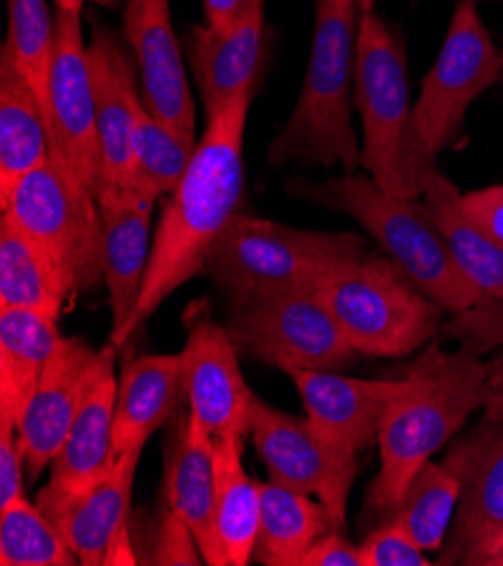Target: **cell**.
Wrapping results in <instances>:
<instances>
[{
  "instance_id": "6da1fadb",
  "label": "cell",
  "mask_w": 503,
  "mask_h": 566,
  "mask_svg": "<svg viewBox=\"0 0 503 566\" xmlns=\"http://www.w3.org/2000/svg\"><path fill=\"white\" fill-rule=\"evenodd\" d=\"M255 88L242 91L208 118L192 160L158 217L136 310L114 344L129 342L154 312L197 277L238 214L244 197V134Z\"/></svg>"
},
{
  "instance_id": "7a4b0ae2",
  "label": "cell",
  "mask_w": 503,
  "mask_h": 566,
  "mask_svg": "<svg viewBox=\"0 0 503 566\" xmlns=\"http://www.w3.org/2000/svg\"><path fill=\"white\" fill-rule=\"evenodd\" d=\"M287 192L355 219L418 290L470 334L488 344H503V312L465 277L425 203L390 195L359 172H344L327 181H290Z\"/></svg>"
},
{
  "instance_id": "3957f363",
  "label": "cell",
  "mask_w": 503,
  "mask_h": 566,
  "mask_svg": "<svg viewBox=\"0 0 503 566\" xmlns=\"http://www.w3.org/2000/svg\"><path fill=\"white\" fill-rule=\"evenodd\" d=\"M409 373L411 390L388 409L377 436L381 465L366 507L381 520L396 513L418 470L461 433L488 395V364L470 348L444 353L429 344Z\"/></svg>"
},
{
  "instance_id": "277c9868",
  "label": "cell",
  "mask_w": 503,
  "mask_h": 566,
  "mask_svg": "<svg viewBox=\"0 0 503 566\" xmlns=\"http://www.w3.org/2000/svg\"><path fill=\"white\" fill-rule=\"evenodd\" d=\"M357 0H314V34L301 95L285 127L266 149V163L285 167H361V145L353 127Z\"/></svg>"
},
{
  "instance_id": "5b68a950",
  "label": "cell",
  "mask_w": 503,
  "mask_h": 566,
  "mask_svg": "<svg viewBox=\"0 0 503 566\" xmlns=\"http://www.w3.org/2000/svg\"><path fill=\"white\" fill-rule=\"evenodd\" d=\"M355 106L361 118V167L386 192L420 199L440 172L413 120L407 43L377 12L361 14Z\"/></svg>"
},
{
  "instance_id": "8992f818",
  "label": "cell",
  "mask_w": 503,
  "mask_h": 566,
  "mask_svg": "<svg viewBox=\"0 0 503 566\" xmlns=\"http://www.w3.org/2000/svg\"><path fill=\"white\" fill-rule=\"evenodd\" d=\"M316 292L348 344L366 357H407L438 334L447 312L386 253L327 269Z\"/></svg>"
},
{
  "instance_id": "52a82bcc",
  "label": "cell",
  "mask_w": 503,
  "mask_h": 566,
  "mask_svg": "<svg viewBox=\"0 0 503 566\" xmlns=\"http://www.w3.org/2000/svg\"><path fill=\"white\" fill-rule=\"evenodd\" d=\"M366 253L357 233L305 231L238 212L214 242L206 271L231 307H238L260 294L314 287L327 269Z\"/></svg>"
},
{
  "instance_id": "ba28073f",
  "label": "cell",
  "mask_w": 503,
  "mask_h": 566,
  "mask_svg": "<svg viewBox=\"0 0 503 566\" xmlns=\"http://www.w3.org/2000/svg\"><path fill=\"white\" fill-rule=\"evenodd\" d=\"M0 208L57 271L71 296L104 282L97 199L71 184L52 158L0 197Z\"/></svg>"
},
{
  "instance_id": "9c48e42d",
  "label": "cell",
  "mask_w": 503,
  "mask_h": 566,
  "mask_svg": "<svg viewBox=\"0 0 503 566\" xmlns=\"http://www.w3.org/2000/svg\"><path fill=\"white\" fill-rule=\"evenodd\" d=\"M227 332L240 355L285 373L292 368L344 373L359 359L312 285L260 294L231 307Z\"/></svg>"
},
{
  "instance_id": "30bf717a",
  "label": "cell",
  "mask_w": 503,
  "mask_h": 566,
  "mask_svg": "<svg viewBox=\"0 0 503 566\" xmlns=\"http://www.w3.org/2000/svg\"><path fill=\"white\" fill-rule=\"evenodd\" d=\"M503 73V54L479 14V0H459L433 66L422 80L413 120L429 156L438 158L463 134L472 102Z\"/></svg>"
},
{
  "instance_id": "8fae6325",
  "label": "cell",
  "mask_w": 503,
  "mask_h": 566,
  "mask_svg": "<svg viewBox=\"0 0 503 566\" xmlns=\"http://www.w3.org/2000/svg\"><path fill=\"white\" fill-rule=\"evenodd\" d=\"M249 436L271 481L314 494L344 531L348 496L359 472L355 451L332 440L310 418L277 411L258 395L251 405Z\"/></svg>"
},
{
  "instance_id": "7c38bea8",
  "label": "cell",
  "mask_w": 503,
  "mask_h": 566,
  "mask_svg": "<svg viewBox=\"0 0 503 566\" xmlns=\"http://www.w3.org/2000/svg\"><path fill=\"white\" fill-rule=\"evenodd\" d=\"M57 41L50 71L48 136L50 158L66 179L97 199L102 188V147L84 39V14L57 10Z\"/></svg>"
},
{
  "instance_id": "4fadbf2b",
  "label": "cell",
  "mask_w": 503,
  "mask_h": 566,
  "mask_svg": "<svg viewBox=\"0 0 503 566\" xmlns=\"http://www.w3.org/2000/svg\"><path fill=\"white\" fill-rule=\"evenodd\" d=\"M442 465L459 479L461 492L436 564L490 566L503 544V422L483 418L454 438Z\"/></svg>"
},
{
  "instance_id": "5bb4252c",
  "label": "cell",
  "mask_w": 503,
  "mask_h": 566,
  "mask_svg": "<svg viewBox=\"0 0 503 566\" xmlns=\"http://www.w3.org/2000/svg\"><path fill=\"white\" fill-rule=\"evenodd\" d=\"M186 346L181 350L190 416L212 436L249 438L255 392L247 386L227 325L210 316L206 301L188 305Z\"/></svg>"
},
{
  "instance_id": "9a60e30c",
  "label": "cell",
  "mask_w": 503,
  "mask_h": 566,
  "mask_svg": "<svg viewBox=\"0 0 503 566\" xmlns=\"http://www.w3.org/2000/svg\"><path fill=\"white\" fill-rule=\"evenodd\" d=\"M118 353L114 344L95 350L82 336H62L54 348L32 400L17 427L25 468L36 481L45 472L88 398L106 359Z\"/></svg>"
},
{
  "instance_id": "2e32d148",
  "label": "cell",
  "mask_w": 503,
  "mask_h": 566,
  "mask_svg": "<svg viewBox=\"0 0 503 566\" xmlns=\"http://www.w3.org/2000/svg\"><path fill=\"white\" fill-rule=\"evenodd\" d=\"M123 28L138 66L145 108L186 138L197 140V111L170 0H127Z\"/></svg>"
},
{
  "instance_id": "e0dca14e",
  "label": "cell",
  "mask_w": 503,
  "mask_h": 566,
  "mask_svg": "<svg viewBox=\"0 0 503 566\" xmlns=\"http://www.w3.org/2000/svg\"><path fill=\"white\" fill-rule=\"evenodd\" d=\"M91 28L88 64L102 147V188H132L134 138L145 108L138 66L129 45H123L114 32L95 19Z\"/></svg>"
},
{
  "instance_id": "ac0fdd59",
  "label": "cell",
  "mask_w": 503,
  "mask_h": 566,
  "mask_svg": "<svg viewBox=\"0 0 503 566\" xmlns=\"http://www.w3.org/2000/svg\"><path fill=\"white\" fill-rule=\"evenodd\" d=\"M116 359L118 353L111 355L99 370L60 454L50 465L48 485L36 494V505L45 517L95 488L118 461L114 451V416L118 395Z\"/></svg>"
},
{
  "instance_id": "d6986e66",
  "label": "cell",
  "mask_w": 503,
  "mask_h": 566,
  "mask_svg": "<svg viewBox=\"0 0 503 566\" xmlns=\"http://www.w3.org/2000/svg\"><path fill=\"white\" fill-rule=\"evenodd\" d=\"M307 411L332 440L359 454L377 442L388 409L413 386V375L402 379H357L337 370H287Z\"/></svg>"
},
{
  "instance_id": "ffe728a7",
  "label": "cell",
  "mask_w": 503,
  "mask_h": 566,
  "mask_svg": "<svg viewBox=\"0 0 503 566\" xmlns=\"http://www.w3.org/2000/svg\"><path fill=\"white\" fill-rule=\"evenodd\" d=\"M158 199L136 188H102L97 195L102 217L104 285L111 301V336L116 342L140 298L151 255V217Z\"/></svg>"
},
{
  "instance_id": "44dd1931",
  "label": "cell",
  "mask_w": 503,
  "mask_h": 566,
  "mask_svg": "<svg viewBox=\"0 0 503 566\" xmlns=\"http://www.w3.org/2000/svg\"><path fill=\"white\" fill-rule=\"evenodd\" d=\"M266 0L253 8L231 30L195 25L186 36V60L195 77L206 118L214 116L247 88H258L266 62L264 36Z\"/></svg>"
},
{
  "instance_id": "7402d4cb",
  "label": "cell",
  "mask_w": 503,
  "mask_h": 566,
  "mask_svg": "<svg viewBox=\"0 0 503 566\" xmlns=\"http://www.w3.org/2000/svg\"><path fill=\"white\" fill-rule=\"evenodd\" d=\"M163 503L192 531L210 566H223L214 537V438L188 413L172 418L165 442Z\"/></svg>"
},
{
  "instance_id": "603a6c76",
  "label": "cell",
  "mask_w": 503,
  "mask_h": 566,
  "mask_svg": "<svg viewBox=\"0 0 503 566\" xmlns=\"http://www.w3.org/2000/svg\"><path fill=\"white\" fill-rule=\"evenodd\" d=\"M143 449L145 444L125 451L118 457L114 470L95 488L48 517L60 528L80 564H111V557H114L118 546L116 542L127 528Z\"/></svg>"
},
{
  "instance_id": "cb8c5ba5",
  "label": "cell",
  "mask_w": 503,
  "mask_h": 566,
  "mask_svg": "<svg viewBox=\"0 0 503 566\" xmlns=\"http://www.w3.org/2000/svg\"><path fill=\"white\" fill-rule=\"evenodd\" d=\"M186 398V373L179 355H143L125 361L114 416L116 457L140 447L170 422Z\"/></svg>"
},
{
  "instance_id": "d4e9b609",
  "label": "cell",
  "mask_w": 503,
  "mask_h": 566,
  "mask_svg": "<svg viewBox=\"0 0 503 566\" xmlns=\"http://www.w3.org/2000/svg\"><path fill=\"white\" fill-rule=\"evenodd\" d=\"M60 338L57 318L0 307V422L19 427Z\"/></svg>"
},
{
  "instance_id": "484cf974",
  "label": "cell",
  "mask_w": 503,
  "mask_h": 566,
  "mask_svg": "<svg viewBox=\"0 0 503 566\" xmlns=\"http://www.w3.org/2000/svg\"><path fill=\"white\" fill-rule=\"evenodd\" d=\"M244 438H214V537L223 566H247L253 559L262 496L242 465Z\"/></svg>"
},
{
  "instance_id": "4316f807",
  "label": "cell",
  "mask_w": 503,
  "mask_h": 566,
  "mask_svg": "<svg viewBox=\"0 0 503 566\" xmlns=\"http://www.w3.org/2000/svg\"><path fill=\"white\" fill-rule=\"evenodd\" d=\"M50 158L43 108L3 48L0 52V197Z\"/></svg>"
},
{
  "instance_id": "83f0119b",
  "label": "cell",
  "mask_w": 503,
  "mask_h": 566,
  "mask_svg": "<svg viewBox=\"0 0 503 566\" xmlns=\"http://www.w3.org/2000/svg\"><path fill=\"white\" fill-rule=\"evenodd\" d=\"M262 511L253 557L266 566H301L323 535L339 531L327 507L283 483H260Z\"/></svg>"
},
{
  "instance_id": "f1b7e54d",
  "label": "cell",
  "mask_w": 503,
  "mask_h": 566,
  "mask_svg": "<svg viewBox=\"0 0 503 566\" xmlns=\"http://www.w3.org/2000/svg\"><path fill=\"white\" fill-rule=\"evenodd\" d=\"M422 203L438 223L450 251L472 285L503 305V249L485 238L461 210V190L444 175H436Z\"/></svg>"
},
{
  "instance_id": "f546056e",
  "label": "cell",
  "mask_w": 503,
  "mask_h": 566,
  "mask_svg": "<svg viewBox=\"0 0 503 566\" xmlns=\"http://www.w3.org/2000/svg\"><path fill=\"white\" fill-rule=\"evenodd\" d=\"M69 298L62 277L43 253L10 217H0V307H21L60 318Z\"/></svg>"
},
{
  "instance_id": "4dcf8cb0",
  "label": "cell",
  "mask_w": 503,
  "mask_h": 566,
  "mask_svg": "<svg viewBox=\"0 0 503 566\" xmlns=\"http://www.w3.org/2000/svg\"><path fill=\"white\" fill-rule=\"evenodd\" d=\"M459 479L442 463H425L411 479L396 517L425 553L442 551L459 505Z\"/></svg>"
},
{
  "instance_id": "1f68e13d",
  "label": "cell",
  "mask_w": 503,
  "mask_h": 566,
  "mask_svg": "<svg viewBox=\"0 0 503 566\" xmlns=\"http://www.w3.org/2000/svg\"><path fill=\"white\" fill-rule=\"evenodd\" d=\"M0 564L75 566L80 559L36 501L19 496L0 507Z\"/></svg>"
},
{
  "instance_id": "d6a6232c",
  "label": "cell",
  "mask_w": 503,
  "mask_h": 566,
  "mask_svg": "<svg viewBox=\"0 0 503 566\" xmlns=\"http://www.w3.org/2000/svg\"><path fill=\"white\" fill-rule=\"evenodd\" d=\"M8 14L10 28L3 48L32 86L48 120V88L54 41H57V14L52 17L48 0H8Z\"/></svg>"
},
{
  "instance_id": "836d02e7",
  "label": "cell",
  "mask_w": 503,
  "mask_h": 566,
  "mask_svg": "<svg viewBox=\"0 0 503 566\" xmlns=\"http://www.w3.org/2000/svg\"><path fill=\"white\" fill-rule=\"evenodd\" d=\"M199 140L186 138L143 108L134 138V186L154 197L170 195L184 179Z\"/></svg>"
},
{
  "instance_id": "e575fe53",
  "label": "cell",
  "mask_w": 503,
  "mask_h": 566,
  "mask_svg": "<svg viewBox=\"0 0 503 566\" xmlns=\"http://www.w3.org/2000/svg\"><path fill=\"white\" fill-rule=\"evenodd\" d=\"M361 566H431L427 553L418 546L411 533L388 517L379 528H373L359 544Z\"/></svg>"
},
{
  "instance_id": "d590c367",
  "label": "cell",
  "mask_w": 503,
  "mask_h": 566,
  "mask_svg": "<svg viewBox=\"0 0 503 566\" xmlns=\"http://www.w3.org/2000/svg\"><path fill=\"white\" fill-rule=\"evenodd\" d=\"M154 553L149 555L151 564H206L199 544L188 528V524L172 513L170 507L160 503L158 524L154 528Z\"/></svg>"
},
{
  "instance_id": "8d00e7d4",
  "label": "cell",
  "mask_w": 503,
  "mask_h": 566,
  "mask_svg": "<svg viewBox=\"0 0 503 566\" xmlns=\"http://www.w3.org/2000/svg\"><path fill=\"white\" fill-rule=\"evenodd\" d=\"M461 210L476 226V229L490 238L496 247L503 249V186H488L472 192H461Z\"/></svg>"
},
{
  "instance_id": "74e56055",
  "label": "cell",
  "mask_w": 503,
  "mask_h": 566,
  "mask_svg": "<svg viewBox=\"0 0 503 566\" xmlns=\"http://www.w3.org/2000/svg\"><path fill=\"white\" fill-rule=\"evenodd\" d=\"M23 465L25 457L17 438V427L0 422V507L25 496Z\"/></svg>"
},
{
  "instance_id": "f35d334b",
  "label": "cell",
  "mask_w": 503,
  "mask_h": 566,
  "mask_svg": "<svg viewBox=\"0 0 503 566\" xmlns=\"http://www.w3.org/2000/svg\"><path fill=\"white\" fill-rule=\"evenodd\" d=\"M301 566H361L359 546L350 544L342 531H332L312 544Z\"/></svg>"
},
{
  "instance_id": "ab89813d",
  "label": "cell",
  "mask_w": 503,
  "mask_h": 566,
  "mask_svg": "<svg viewBox=\"0 0 503 566\" xmlns=\"http://www.w3.org/2000/svg\"><path fill=\"white\" fill-rule=\"evenodd\" d=\"M206 25L214 30H231L244 19L255 0H201Z\"/></svg>"
},
{
  "instance_id": "60d3db41",
  "label": "cell",
  "mask_w": 503,
  "mask_h": 566,
  "mask_svg": "<svg viewBox=\"0 0 503 566\" xmlns=\"http://www.w3.org/2000/svg\"><path fill=\"white\" fill-rule=\"evenodd\" d=\"M483 418L503 422V353L492 364H488V395Z\"/></svg>"
},
{
  "instance_id": "b9f144b4",
  "label": "cell",
  "mask_w": 503,
  "mask_h": 566,
  "mask_svg": "<svg viewBox=\"0 0 503 566\" xmlns=\"http://www.w3.org/2000/svg\"><path fill=\"white\" fill-rule=\"evenodd\" d=\"M86 3H93V6H97V8H106V10H116L120 0H54V10L80 12V14H84Z\"/></svg>"
},
{
  "instance_id": "7bdbcfd3",
  "label": "cell",
  "mask_w": 503,
  "mask_h": 566,
  "mask_svg": "<svg viewBox=\"0 0 503 566\" xmlns=\"http://www.w3.org/2000/svg\"><path fill=\"white\" fill-rule=\"evenodd\" d=\"M357 8L361 14H368V12H375L377 8V0H357Z\"/></svg>"
},
{
  "instance_id": "ee69618b",
  "label": "cell",
  "mask_w": 503,
  "mask_h": 566,
  "mask_svg": "<svg viewBox=\"0 0 503 566\" xmlns=\"http://www.w3.org/2000/svg\"><path fill=\"white\" fill-rule=\"evenodd\" d=\"M490 566H503V544L499 546V551H496L494 557L490 559Z\"/></svg>"
},
{
  "instance_id": "f6af8a7d",
  "label": "cell",
  "mask_w": 503,
  "mask_h": 566,
  "mask_svg": "<svg viewBox=\"0 0 503 566\" xmlns=\"http://www.w3.org/2000/svg\"><path fill=\"white\" fill-rule=\"evenodd\" d=\"M479 3H481V0H479ZM496 3H503V0H496Z\"/></svg>"
},
{
  "instance_id": "bcb514c9",
  "label": "cell",
  "mask_w": 503,
  "mask_h": 566,
  "mask_svg": "<svg viewBox=\"0 0 503 566\" xmlns=\"http://www.w3.org/2000/svg\"><path fill=\"white\" fill-rule=\"evenodd\" d=\"M501 54H503V48H501Z\"/></svg>"
}]
</instances>
